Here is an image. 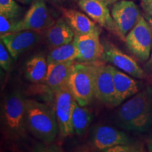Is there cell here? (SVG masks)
I'll list each match as a JSON object with an SVG mask.
<instances>
[{
    "mask_svg": "<svg viewBox=\"0 0 152 152\" xmlns=\"http://www.w3.org/2000/svg\"><path fill=\"white\" fill-rule=\"evenodd\" d=\"M115 123L124 130L143 133L152 128V88L147 87L122 104Z\"/></svg>",
    "mask_w": 152,
    "mask_h": 152,
    "instance_id": "6da1fadb",
    "label": "cell"
},
{
    "mask_svg": "<svg viewBox=\"0 0 152 152\" xmlns=\"http://www.w3.org/2000/svg\"><path fill=\"white\" fill-rule=\"evenodd\" d=\"M28 128L38 140L46 144L56 140L59 128L55 111L47 104L26 99Z\"/></svg>",
    "mask_w": 152,
    "mask_h": 152,
    "instance_id": "7a4b0ae2",
    "label": "cell"
},
{
    "mask_svg": "<svg viewBox=\"0 0 152 152\" xmlns=\"http://www.w3.org/2000/svg\"><path fill=\"white\" fill-rule=\"evenodd\" d=\"M1 123L9 137H25L27 132L26 99L20 91L15 90L6 96L1 109Z\"/></svg>",
    "mask_w": 152,
    "mask_h": 152,
    "instance_id": "3957f363",
    "label": "cell"
},
{
    "mask_svg": "<svg viewBox=\"0 0 152 152\" xmlns=\"http://www.w3.org/2000/svg\"><path fill=\"white\" fill-rule=\"evenodd\" d=\"M95 63L74 62L68 85L74 99L82 106H86L94 96Z\"/></svg>",
    "mask_w": 152,
    "mask_h": 152,
    "instance_id": "277c9868",
    "label": "cell"
},
{
    "mask_svg": "<svg viewBox=\"0 0 152 152\" xmlns=\"http://www.w3.org/2000/svg\"><path fill=\"white\" fill-rule=\"evenodd\" d=\"M125 42L129 51L138 60L141 62L148 61L152 49V30L144 16L140 17L125 36Z\"/></svg>",
    "mask_w": 152,
    "mask_h": 152,
    "instance_id": "5b68a950",
    "label": "cell"
},
{
    "mask_svg": "<svg viewBox=\"0 0 152 152\" xmlns=\"http://www.w3.org/2000/svg\"><path fill=\"white\" fill-rule=\"evenodd\" d=\"M102 42L104 48L102 61L110 63L136 78L144 79L147 77L146 72L134 58L125 54L111 42L102 39Z\"/></svg>",
    "mask_w": 152,
    "mask_h": 152,
    "instance_id": "8992f818",
    "label": "cell"
},
{
    "mask_svg": "<svg viewBox=\"0 0 152 152\" xmlns=\"http://www.w3.org/2000/svg\"><path fill=\"white\" fill-rule=\"evenodd\" d=\"M94 96L109 107L116 106L113 66L106 65L103 61L95 64Z\"/></svg>",
    "mask_w": 152,
    "mask_h": 152,
    "instance_id": "52a82bcc",
    "label": "cell"
},
{
    "mask_svg": "<svg viewBox=\"0 0 152 152\" xmlns=\"http://www.w3.org/2000/svg\"><path fill=\"white\" fill-rule=\"evenodd\" d=\"M54 22L45 0H34L23 18L18 21L14 32L30 30L41 33Z\"/></svg>",
    "mask_w": 152,
    "mask_h": 152,
    "instance_id": "ba28073f",
    "label": "cell"
},
{
    "mask_svg": "<svg viewBox=\"0 0 152 152\" xmlns=\"http://www.w3.org/2000/svg\"><path fill=\"white\" fill-rule=\"evenodd\" d=\"M74 98L68 83L55 92L54 111L61 135L66 137L74 133L72 113Z\"/></svg>",
    "mask_w": 152,
    "mask_h": 152,
    "instance_id": "9c48e42d",
    "label": "cell"
},
{
    "mask_svg": "<svg viewBox=\"0 0 152 152\" xmlns=\"http://www.w3.org/2000/svg\"><path fill=\"white\" fill-rule=\"evenodd\" d=\"M102 30L87 34H75L74 40L77 47L76 60L82 63H95L102 61L103 45L100 41Z\"/></svg>",
    "mask_w": 152,
    "mask_h": 152,
    "instance_id": "30bf717a",
    "label": "cell"
},
{
    "mask_svg": "<svg viewBox=\"0 0 152 152\" xmlns=\"http://www.w3.org/2000/svg\"><path fill=\"white\" fill-rule=\"evenodd\" d=\"M78 5L80 8L96 23L125 42V38L120 33L107 4L99 0H90L79 1Z\"/></svg>",
    "mask_w": 152,
    "mask_h": 152,
    "instance_id": "8fae6325",
    "label": "cell"
},
{
    "mask_svg": "<svg viewBox=\"0 0 152 152\" xmlns=\"http://www.w3.org/2000/svg\"><path fill=\"white\" fill-rule=\"evenodd\" d=\"M111 13L120 33L125 39L142 16L138 6L130 0H119L113 3Z\"/></svg>",
    "mask_w": 152,
    "mask_h": 152,
    "instance_id": "7c38bea8",
    "label": "cell"
},
{
    "mask_svg": "<svg viewBox=\"0 0 152 152\" xmlns=\"http://www.w3.org/2000/svg\"><path fill=\"white\" fill-rule=\"evenodd\" d=\"M40 39V32L30 30H20L1 36V41L15 60L24 52L37 45Z\"/></svg>",
    "mask_w": 152,
    "mask_h": 152,
    "instance_id": "4fadbf2b",
    "label": "cell"
},
{
    "mask_svg": "<svg viewBox=\"0 0 152 152\" xmlns=\"http://www.w3.org/2000/svg\"><path fill=\"white\" fill-rule=\"evenodd\" d=\"M91 142L96 149L104 151L115 146L132 143L126 134L108 125L95 127L91 133Z\"/></svg>",
    "mask_w": 152,
    "mask_h": 152,
    "instance_id": "5bb4252c",
    "label": "cell"
},
{
    "mask_svg": "<svg viewBox=\"0 0 152 152\" xmlns=\"http://www.w3.org/2000/svg\"><path fill=\"white\" fill-rule=\"evenodd\" d=\"M75 61L48 64L45 83L53 92H56L68 83L72 66Z\"/></svg>",
    "mask_w": 152,
    "mask_h": 152,
    "instance_id": "9a60e30c",
    "label": "cell"
},
{
    "mask_svg": "<svg viewBox=\"0 0 152 152\" xmlns=\"http://www.w3.org/2000/svg\"><path fill=\"white\" fill-rule=\"evenodd\" d=\"M113 75L115 91V105L118 106L124 101L138 93L140 89L135 80L120 71L114 66H113Z\"/></svg>",
    "mask_w": 152,
    "mask_h": 152,
    "instance_id": "2e32d148",
    "label": "cell"
},
{
    "mask_svg": "<svg viewBox=\"0 0 152 152\" xmlns=\"http://www.w3.org/2000/svg\"><path fill=\"white\" fill-rule=\"evenodd\" d=\"M63 18L71 26L75 34H87L101 30L94 20L90 17L73 9H61Z\"/></svg>",
    "mask_w": 152,
    "mask_h": 152,
    "instance_id": "e0dca14e",
    "label": "cell"
},
{
    "mask_svg": "<svg viewBox=\"0 0 152 152\" xmlns=\"http://www.w3.org/2000/svg\"><path fill=\"white\" fill-rule=\"evenodd\" d=\"M45 37L49 45L54 48L73 41L75 33L65 19L61 18L46 30Z\"/></svg>",
    "mask_w": 152,
    "mask_h": 152,
    "instance_id": "ac0fdd59",
    "label": "cell"
},
{
    "mask_svg": "<svg viewBox=\"0 0 152 152\" xmlns=\"http://www.w3.org/2000/svg\"><path fill=\"white\" fill-rule=\"evenodd\" d=\"M48 62L45 56L36 55L27 61L25 68L26 77L33 83H45L46 79Z\"/></svg>",
    "mask_w": 152,
    "mask_h": 152,
    "instance_id": "d6986e66",
    "label": "cell"
},
{
    "mask_svg": "<svg viewBox=\"0 0 152 152\" xmlns=\"http://www.w3.org/2000/svg\"><path fill=\"white\" fill-rule=\"evenodd\" d=\"M92 121V114L90 110L80 106L74 100L72 113V125L74 133L77 135L84 134Z\"/></svg>",
    "mask_w": 152,
    "mask_h": 152,
    "instance_id": "ffe728a7",
    "label": "cell"
},
{
    "mask_svg": "<svg viewBox=\"0 0 152 152\" xmlns=\"http://www.w3.org/2000/svg\"><path fill=\"white\" fill-rule=\"evenodd\" d=\"M77 47L75 40L66 45L54 47L47 56V62L61 63L75 61L77 58Z\"/></svg>",
    "mask_w": 152,
    "mask_h": 152,
    "instance_id": "44dd1931",
    "label": "cell"
},
{
    "mask_svg": "<svg viewBox=\"0 0 152 152\" xmlns=\"http://www.w3.org/2000/svg\"><path fill=\"white\" fill-rule=\"evenodd\" d=\"M21 8L15 0H0V14L9 18L18 19Z\"/></svg>",
    "mask_w": 152,
    "mask_h": 152,
    "instance_id": "7402d4cb",
    "label": "cell"
},
{
    "mask_svg": "<svg viewBox=\"0 0 152 152\" xmlns=\"http://www.w3.org/2000/svg\"><path fill=\"white\" fill-rule=\"evenodd\" d=\"M20 20L9 18L0 14V33L1 36L5 34L14 33L15 28Z\"/></svg>",
    "mask_w": 152,
    "mask_h": 152,
    "instance_id": "603a6c76",
    "label": "cell"
},
{
    "mask_svg": "<svg viewBox=\"0 0 152 152\" xmlns=\"http://www.w3.org/2000/svg\"><path fill=\"white\" fill-rule=\"evenodd\" d=\"M10 53L8 51L7 47L1 41L0 43V65L1 68H3L4 71H8L11 67V57Z\"/></svg>",
    "mask_w": 152,
    "mask_h": 152,
    "instance_id": "cb8c5ba5",
    "label": "cell"
},
{
    "mask_svg": "<svg viewBox=\"0 0 152 152\" xmlns=\"http://www.w3.org/2000/svg\"><path fill=\"white\" fill-rule=\"evenodd\" d=\"M142 147L140 144H126L117 145L115 147L110 148L106 151L111 152H130V151H142Z\"/></svg>",
    "mask_w": 152,
    "mask_h": 152,
    "instance_id": "d4e9b609",
    "label": "cell"
},
{
    "mask_svg": "<svg viewBox=\"0 0 152 152\" xmlns=\"http://www.w3.org/2000/svg\"><path fill=\"white\" fill-rule=\"evenodd\" d=\"M140 5L146 15L152 17V0H140Z\"/></svg>",
    "mask_w": 152,
    "mask_h": 152,
    "instance_id": "484cf974",
    "label": "cell"
},
{
    "mask_svg": "<svg viewBox=\"0 0 152 152\" xmlns=\"http://www.w3.org/2000/svg\"><path fill=\"white\" fill-rule=\"evenodd\" d=\"M145 18L148 20V22H149L152 30V17L148 16V15H146ZM146 68H147V71H152V49H151V56H150L149 59L148 60V61H147V64H146Z\"/></svg>",
    "mask_w": 152,
    "mask_h": 152,
    "instance_id": "4316f807",
    "label": "cell"
},
{
    "mask_svg": "<svg viewBox=\"0 0 152 152\" xmlns=\"http://www.w3.org/2000/svg\"><path fill=\"white\" fill-rule=\"evenodd\" d=\"M147 148L148 151L152 152V131L147 140Z\"/></svg>",
    "mask_w": 152,
    "mask_h": 152,
    "instance_id": "83f0119b",
    "label": "cell"
},
{
    "mask_svg": "<svg viewBox=\"0 0 152 152\" xmlns=\"http://www.w3.org/2000/svg\"><path fill=\"white\" fill-rule=\"evenodd\" d=\"M49 1H52V2H54V3H58V4H60V3L64 2V1H67V0H49Z\"/></svg>",
    "mask_w": 152,
    "mask_h": 152,
    "instance_id": "f1b7e54d",
    "label": "cell"
},
{
    "mask_svg": "<svg viewBox=\"0 0 152 152\" xmlns=\"http://www.w3.org/2000/svg\"><path fill=\"white\" fill-rule=\"evenodd\" d=\"M118 1H119V0H108V4H112Z\"/></svg>",
    "mask_w": 152,
    "mask_h": 152,
    "instance_id": "f546056e",
    "label": "cell"
},
{
    "mask_svg": "<svg viewBox=\"0 0 152 152\" xmlns=\"http://www.w3.org/2000/svg\"><path fill=\"white\" fill-rule=\"evenodd\" d=\"M79 1H90V0H79ZM99 1H104V2H105L108 4V0H99ZM108 5H109V4H108Z\"/></svg>",
    "mask_w": 152,
    "mask_h": 152,
    "instance_id": "4dcf8cb0",
    "label": "cell"
},
{
    "mask_svg": "<svg viewBox=\"0 0 152 152\" xmlns=\"http://www.w3.org/2000/svg\"><path fill=\"white\" fill-rule=\"evenodd\" d=\"M23 1L25 3L28 4V3H30V2H33L34 0H23Z\"/></svg>",
    "mask_w": 152,
    "mask_h": 152,
    "instance_id": "1f68e13d",
    "label": "cell"
},
{
    "mask_svg": "<svg viewBox=\"0 0 152 152\" xmlns=\"http://www.w3.org/2000/svg\"><path fill=\"white\" fill-rule=\"evenodd\" d=\"M17 1H22V0H17Z\"/></svg>",
    "mask_w": 152,
    "mask_h": 152,
    "instance_id": "d6a6232c",
    "label": "cell"
}]
</instances>
